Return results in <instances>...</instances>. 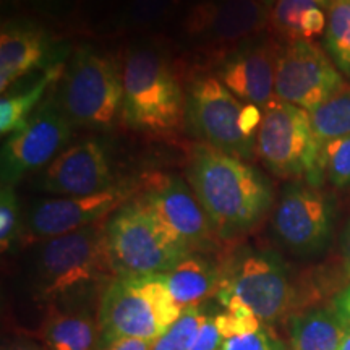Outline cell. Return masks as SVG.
<instances>
[{
	"instance_id": "obj_1",
	"label": "cell",
	"mask_w": 350,
	"mask_h": 350,
	"mask_svg": "<svg viewBox=\"0 0 350 350\" xmlns=\"http://www.w3.org/2000/svg\"><path fill=\"white\" fill-rule=\"evenodd\" d=\"M185 175L219 239L253 229L273 206V187L260 170L206 143L191 148Z\"/></svg>"
},
{
	"instance_id": "obj_2",
	"label": "cell",
	"mask_w": 350,
	"mask_h": 350,
	"mask_svg": "<svg viewBox=\"0 0 350 350\" xmlns=\"http://www.w3.org/2000/svg\"><path fill=\"white\" fill-rule=\"evenodd\" d=\"M122 83V119L130 129L165 135L183 125L187 96L169 59L156 47L146 44L126 51Z\"/></svg>"
},
{
	"instance_id": "obj_3",
	"label": "cell",
	"mask_w": 350,
	"mask_h": 350,
	"mask_svg": "<svg viewBox=\"0 0 350 350\" xmlns=\"http://www.w3.org/2000/svg\"><path fill=\"white\" fill-rule=\"evenodd\" d=\"M182 313L163 274L113 275L100 295V339L104 344L124 338L154 342Z\"/></svg>"
},
{
	"instance_id": "obj_4",
	"label": "cell",
	"mask_w": 350,
	"mask_h": 350,
	"mask_svg": "<svg viewBox=\"0 0 350 350\" xmlns=\"http://www.w3.org/2000/svg\"><path fill=\"white\" fill-rule=\"evenodd\" d=\"M109 271L112 273L104 245V226L94 224L44 240L33 258V295L46 304L72 300Z\"/></svg>"
},
{
	"instance_id": "obj_5",
	"label": "cell",
	"mask_w": 350,
	"mask_h": 350,
	"mask_svg": "<svg viewBox=\"0 0 350 350\" xmlns=\"http://www.w3.org/2000/svg\"><path fill=\"white\" fill-rule=\"evenodd\" d=\"M104 245L113 275L165 274L191 255L138 198L111 214Z\"/></svg>"
},
{
	"instance_id": "obj_6",
	"label": "cell",
	"mask_w": 350,
	"mask_h": 350,
	"mask_svg": "<svg viewBox=\"0 0 350 350\" xmlns=\"http://www.w3.org/2000/svg\"><path fill=\"white\" fill-rule=\"evenodd\" d=\"M185 117L203 139L201 143L243 161L256 156L262 109L240 100L214 73L201 75L191 83Z\"/></svg>"
},
{
	"instance_id": "obj_7",
	"label": "cell",
	"mask_w": 350,
	"mask_h": 350,
	"mask_svg": "<svg viewBox=\"0 0 350 350\" xmlns=\"http://www.w3.org/2000/svg\"><path fill=\"white\" fill-rule=\"evenodd\" d=\"M256 157L278 177H300L313 187L325 180L310 112L278 98L262 109Z\"/></svg>"
},
{
	"instance_id": "obj_8",
	"label": "cell",
	"mask_w": 350,
	"mask_h": 350,
	"mask_svg": "<svg viewBox=\"0 0 350 350\" xmlns=\"http://www.w3.org/2000/svg\"><path fill=\"white\" fill-rule=\"evenodd\" d=\"M124 83L116 64L93 49L77 51L62 75L59 106L72 124L109 130L122 116Z\"/></svg>"
},
{
	"instance_id": "obj_9",
	"label": "cell",
	"mask_w": 350,
	"mask_h": 350,
	"mask_svg": "<svg viewBox=\"0 0 350 350\" xmlns=\"http://www.w3.org/2000/svg\"><path fill=\"white\" fill-rule=\"evenodd\" d=\"M217 292L237 297L261 323L282 318L294 301V286L281 258L250 248L239 252L222 269Z\"/></svg>"
},
{
	"instance_id": "obj_10",
	"label": "cell",
	"mask_w": 350,
	"mask_h": 350,
	"mask_svg": "<svg viewBox=\"0 0 350 350\" xmlns=\"http://www.w3.org/2000/svg\"><path fill=\"white\" fill-rule=\"evenodd\" d=\"M342 73L312 39L286 41L278 55L275 98L312 112L344 85Z\"/></svg>"
},
{
	"instance_id": "obj_11",
	"label": "cell",
	"mask_w": 350,
	"mask_h": 350,
	"mask_svg": "<svg viewBox=\"0 0 350 350\" xmlns=\"http://www.w3.org/2000/svg\"><path fill=\"white\" fill-rule=\"evenodd\" d=\"M138 200L191 253L216 248V230L193 190L182 178L164 174L148 175Z\"/></svg>"
},
{
	"instance_id": "obj_12",
	"label": "cell",
	"mask_w": 350,
	"mask_h": 350,
	"mask_svg": "<svg viewBox=\"0 0 350 350\" xmlns=\"http://www.w3.org/2000/svg\"><path fill=\"white\" fill-rule=\"evenodd\" d=\"M271 8L258 0H200L183 18V34L201 47H229L269 29ZM227 51V52H229Z\"/></svg>"
},
{
	"instance_id": "obj_13",
	"label": "cell",
	"mask_w": 350,
	"mask_h": 350,
	"mask_svg": "<svg viewBox=\"0 0 350 350\" xmlns=\"http://www.w3.org/2000/svg\"><path fill=\"white\" fill-rule=\"evenodd\" d=\"M72 137V122L52 103L42 104L2 146V185L13 187L25 175L47 167Z\"/></svg>"
},
{
	"instance_id": "obj_14",
	"label": "cell",
	"mask_w": 350,
	"mask_h": 350,
	"mask_svg": "<svg viewBox=\"0 0 350 350\" xmlns=\"http://www.w3.org/2000/svg\"><path fill=\"white\" fill-rule=\"evenodd\" d=\"M273 227L278 239L297 255L323 252L332 232L331 201L319 187L291 183L278 201Z\"/></svg>"
},
{
	"instance_id": "obj_15",
	"label": "cell",
	"mask_w": 350,
	"mask_h": 350,
	"mask_svg": "<svg viewBox=\"0 0 350 350\" xmlns=\"http://www.w3.org/2000/svg\"><path fill=\"white\" fill-rule=\"evenodd\" d=\"M126 193L112 187L86 196H55L34 201L25 214L23 230L29 242H44L99 224L124 204Z\"/></svg>"
},
{
	"instance_id": "obj_16",
	"label": "cell",
	"mask_w": 350,
	"mask_h": 350,
	"mask_svg": "<svg viewBox=\"0 0 350 350\" xmlns=\"http://www.w3.org/2000/svg\"><path fill=\"white\" fill-rule=\"evenodd\" d=\"M281 46L271 38L256 36L226 52L216 75L240 100L265 109L275 99V67Z\"/></svg>"
},
{
	"instance_id": "obj_17",
	"label": "cell",
	"mask_w": 350,
	"mask_h": 350,
	"mask_svg": "<svg viewBox=\"0 0 350 350\" xmlns=\"http://www.w3.org/2000/svg\"><path fill=\"white\" fill-rule=\"evenodd\" d=\"M112 169L106 151L94 139L64 150L39 175L38 185L55 196H86L112 188Z\"/></svg>"
},
{
	"instance_id": "obj_18",
	"label": "cell",
	"mask_w": 350,
	"mask_h": 350,
	"mask_svg": "<svg viewBox=\"0 0 350 350\" xmlns=\"http://www.w3.org/2000/svg\"><path fill=\"white\" fill-rule=\"evenodd\" d=\"M51 38L41 26L26 20H10L0 31V91L47 64Z\"/></svg>"
},
{
	"instance_id": "obj_19",
	"label": "cell",
	"mask_w": 350,
	"mask_h": 350,
	"mask_svg": "<svg viewBox=\"0 0 350 350\" xmlns=\"http://www.w3.org/2000/svg\"><path fill=\"white\" fill-rule=\"evenodd\" d=\"M170 295L182 310L198 306L213 294H217L222 282V269L206 258L188 255L169 273L163 274Z\"/></svg>"
},
{
	"instance_id": "obj_20",
	"label": "cell",
	"mask_w": 350,
	"mask_h": 350,
	"mask_svg": "<svg viewBox=\"0 0 350 350\" xmlns=\"http://www.w3.org/2000/svg\"><path fill=\"white\" fill-rule=\"evenodd\" d=\"M99 321L81 310L52 312L41 327L46 350H96Z\"/></svg>"
},
{
	"instance_id": "obj_21",
	"label": "cell",
	"mask_w": 350,
	"mask_h": 350,
	"mask_svg": "<svg viewBox=\"0 0 350 350\" xmlns=\"http://www.w3.org/2000/svg\"><path fill=\"white\" fill-rule=\"evenodd\" d=\"M345 325L334 310L313 308L291 318L292 350H339Z\"/></svg>"
},
{
	"instance_id": "obj_22",
	"label": "cell",
	"mask_w": 350,
	"mask_h": 350,
	"mask_svg": "<svg viewBox=\"0 0 350 350\" xmlns=\"http://www.w3.org/2000/svg\"><path fill=\"white\" fill-rule=\"evenodd\" d=\"M64 72L65 65L57 62L47 67L46 73L38 81H34V85L29 86L28 90L12 96H3L0 100V133L2 137L15 133L31 119L33 109L42 99V94L46 93L47 88L57 83V80L64 75Z\"/></svg>"
},
{
	"instance_id": "obj_23",
	"label": "cell",
	"mask_w": 350,
	"mask_h": 350,
	"mask_svg": "<svg viewBox=\"0 0 350 350\" xmlns=\"http://www.w3.org/2000/svg\"><path fill=\"white\" fill-rule=\"evenodd\" d=\"M319 148L332 139L350 137V85L344 83L331 98L310 112Z\"/></svg>"
},
{
	"instance_id": "obj_24",
	"label": "cell",
	"mask_w": 350,
	"mask_h": 350,
	"mask_svg": "<svg viewBox=\"0 0 350 350\" xmlns=\"http://www.w3.org/2000/svg\"><path fill=\"white\" fill-rule=\"evenodd\" d=\"M326 54L350 80V0H331L323 39Z\"/></svg>"
},
{
	"instance_id": "obj_25",
	"label": "cell",
	"mask_w": 350,
	"mask_h": 350,
	"mask_svg": "<svg viewBox=\"0 0 350 350\" xmlns=\"http://www.w3.org/2000/svg\"><path fill=\"white\" fill-rule=\"evenodd\" d=\"M183 0H126L116 16L120 29L138 31L169 20L178 10Z\"/></svg>"
},
{
	"instance_id": "obj_26",
	"label": "cell",
	"mask_w": 350,
	"mask_h": 350,
	"mask_svg": "<svg viewBox=\"0 0 350 350\" xmlns=\"http://www.w3.org/2000/svg\"><path fill=\"white\" fill-rule=\"evenodd\" d=\"M331 0H278L271 8L269 29L275 36L294 41L299 39V23L306 12L326 10Z\"/></svg>"
},
{
	"instance_id": "obj_27",
	"label": "cell",
	"mask_w": 350,
	"mask_h": 350,
	"mask_svg": "<svg viewBox=\"0 0 350 350\" xmlns=\"http://www.w3.org/2000/svg\"><path fill=\"white\" fill-rule=\"evenodd\" d=\"M204 318L206 314L201 312L200 306L185 308L180 318L151 344V350H190V345Z\"/></svg>"
},
{
	"instance_id": "obj_28",
	"label": "cell",
	"mask_w": 350,
	"mask_h": 350,
	"mask_svg": "<svg viewBox=\"0 0 350 350\" xmlns=\"http://www.w3.org/2000/svg\"><path fill=\"white\" fill-rule=\"evenodd\" d=\"M323 177L338 188H350V137L332 139L321 148Z\"/></svg>"
},
{
	"instance_id": "obj_29",
	"label": "cell",
	"mask_w": 350,
	"mask_h": 350,
	"mask_svg": "<svg viewBox=\"0 0 350 350\" xmlns=\"http://www.w3.org/2000/svg\"><path fill=\"white\" fill-rule=\"evenodd\" d=\"M23 230L20 219V204L13 187L2 185L0 191V248L2 253L12 250Z\"/></svg>"
},
{
	"instance_id": "obj_30",
	"label": "cell",
	"mask_w": 350,
	"mask_h": 350,
	"mask_svg": "<svg viewBox=\"0 0 350 350\" xmlns=\"http://www.w3.org/2000/svg\"><path fill=\"white\" fill-rule=\"evenodd\" d=\"M221 350H284L281 342L266 327L247 336L224 339Z\"/></svg>"
},
{
	"instance_id": "obj_31",
	"label": "cell",
	"mask_w": 350,
	"mask_h": 350,
	"mask_svg": "<svg viewBox=\"0 0 350 350\" xmlns=\"http://www.w3.org/2000/svg\"><path fill=\"white\" fill-rule=\"evenodd\" d=\"M222 342H224V338L217 329L216 319L206 314L190 345V350H221Z\"/></svg>"
},
{
	"instance_id": "obj_32",
	"label": "cell",
	"mask_w": 350,
	"mask_h": 350,
	"mask_svg": "<svg viewBox=\"0 0 350 350\" xmlns=\"http://www.w3.org/2000/svg\"><path fill=\"white\" fill-rule=\"evenodd\" d=\"M332 310L345 326H350V284L332 300Z\"/></svg>"
},
{
	"instance_id": "obj_33",
	"label": "cell",
	"mask_w": 350,
	"mask_h": 350,
	"mask_svg": "<svg viewBox=\"0 0 350 350\" xmlns=\"http://www.w3.org/2000/svg\"><path fill=\"white\" fill-rule=\"evenodd\" d=\"M151 344L152 342H148V340L143 339L124 338L104 344V349L100 350H151Z\"/></svg>"
},
{
	"instance_id": "obj_34",
	"label": "cell",
	"mask_w": 350,
	"mask_h": 350,
	"mask_svg": "<svg viewBox=\"0 0 350 350\" xmlns=\"http://www.w3.org/2000/svg\"><path fill=\"white\" fill-rule=\"evenodd\" d=\"M340 252H342V262H344V271L345 274L350 278V219L345 226L342 242H340Z\"/></svg>"
},
{
	"instance_id": "obj_35",
	"label": "cell",
	"mask_w": 350,
	"mask_h": 350,
	"mask_svg": "<svg viewBox=\"0 0 350 350\" xmlns=\"http://www.w3.org/2000/svg\"><path fill=\"white\" fill-rule=\"evenodd\" d=\"M339 350H350V326H345V332Z\"/></svg>"
},
{
	"instance_id": "obj_36",
	"label": "cell",
	"mask_w": 350,
	"mask_h": 350,
	"mask_svg": "<svg viewBox=\"0 0 350 350\" xmlns=\"http://www.w3.org/2000/svg\"><path fill=\"white\" fill-rule=\"evenodd\" d=\"M18 2L29 3V5H51V3L59 2V0H18Z\"/></svg>"
},
{
	"instance_id": "obj_37",
	"label": "cell",
	"mask_w": 350,
	"mask_h": 350,
	"mask_svg": "<svg viewBox=\"0 0 350 350\" xmlns=\"http://www.w3.org/2000/svg\"><path fill=\"white\" fill-rule=\"evenodd\" d=\"M258 2L262 3V5H266V7L273 8V7H274V3L278 2V0H258Z\"/></svg>"
},
{
	"instance_id": "obj_38",
	"label": "cell",
	"mask_w": 350,
	"mask_h": 350,
	"mask_svg": "<svg viewBox=\"0 0 350 350\" xmlns=\"http://www.w3.org/2000/svg\"><path fill=\"white\" fill-rule=\"evenodd\" d=\"M23 350H44V349H39V347H34V345H29V347H25Z\"/></svg>"
},
{
	"instance_id": "obj_39",
	"label": "cell",
	"mask_w": 350,
	"mask_h": 350,
	"mask_svg": "<svg viewBox=\"0 0 350 350\" xmlns=\"http://www.w3.org/2000/svg\"><path fill=\"white\" fill-rule=\"evenodd\" d=\"M103 2H113V0H103Z\"/></svg>"
}]
</instances>
